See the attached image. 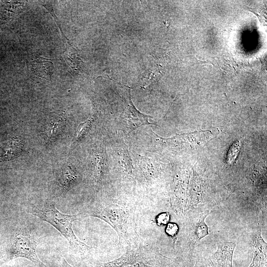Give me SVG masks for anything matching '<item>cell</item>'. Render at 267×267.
I'll return each instance as SVG.
<instances>
[{
    "mask_svg": "<svg viewBox=\"0 0 267 267\" xmlns=\"http://www.w3.org/2000/svg\"><path fill=\"white\" fill-rule=\"evenodd\" d=\"M135 206L125 201H102L92 204L85 212V216L103 220L116 231L119 237L130 245L138 240L135 220Z\"/></svg>",
    "mask_w": 267,
    "mask_h": 267,
    "instance_id": "1",
    "label": "cell"
},
{
    "mask_svg": "<svg viewBox=\"0 0 267 267\" xmlns=\"http://www.w3.org/2000/svg\"><path fill=\"white\" fill-rule=\"evenodd\" d=\"M26 211L45 221L55 227L68 241L70 250L81 258H85L90 254L91 247L81 241L75 235L73 222L85 217L83 212L75 215L62 213L52 202L29 204Z\"/></svg>",
    "mask_w": 267,
    "mask_h": 267,
    "instance_id": "2",
    "label": "cell"
},
{
    "mask_svg": "<svg viewBox=\"0 0 267 267\" xmlns=\"http://www.w3.org/2000/svg\"><path fill=\"white\" fill-rule=\"evenodd\" d=\"M96 267H172L171 260L139 240L128 245L120 257Z\"/></svg>",
    "mask_w": 267,
    "mask_h": 267,
    "instance_id": "3",
    "label": "cell"
},
{
    "mask_svg": "<svg viewBox=\"0 0 267 267\" xmlns=\"http://www.w3.org/2000/svg\"><path fill=\"white\" fill-rule=\"evenodd\" d=\"M37 242L26 227L21 228L12 236L0 258V265L22 258L32 262L38 267H47L39 259L37 252Z\"/></svg>",
    "mask_w": 267,
    "mask_h": 267,
    "instance_id": "4",
    "label": "cell"
},
{
    "mask_svg": "<svg viewBox=\"0 0 267 267\" xmlns=\"http://www.w3.org/2000/svg\"><path fill=\"white\" fill-rule=\"evenodd\" d=\"M79 180L76 170L70 166L62 167L56 174L54 194L56 196L64 195Z\"/></svg>",
    "mask_w": 267,
    "mask_h": 267,
    "instance_id": "5",
    "label": "cell"
},
{
    "mask_svg": "<svg viewBox=\"0 0 267 267\" xmlns=\"http://www.w3.org/2000/svg\"><path fill=\"white\" fill-rule=\"evenodd\" d=\"M236 244L232 242H222L217 244V249L212 259L219 267H233V252Z\"/></svg>",
    "mask_w": 267,
    "mask_h": 267,
    "instance_id": "6",
    "label": "cell"
},
{
    "mask_svg": "<svg viewBox=\"0 0 267 267\" xmlns=\"http://www.w3.org/2000/svg\"><path fill=\"white\" fill-rule=\"evenodd\" d=\"M213 137L212 133L209 130L206 131H199L189 134H178L174 137L168 138L171 142L174 143H180V144L188 143L189 146L201 145Z\"/></svg>",
    "mask_w": 267,
    "mask_h": 267,
    "instance_id": "7",
    "label": "cell"
},
{
    "mask_svg": "<svg viewBox=\"0 0 267 267\" xmlns=\"http://www.w3.org/2000/svg\"><path fill=\"white\" fill-rule=\"evenodd\" d=\"M254 257L248 267H263L267 265V244L262 238L260 230L253 238Z\"/></svg>",
    "mask_w": 267,
    "mask_h": 267,
    "instance_id": "8",
    "label": "cell"
},
{
    "mask_svg": "<svg viewBox=\"0 0 267 267\" xmlns=\"http://www.w3.org/2000/svg\"><path fill=\"white\" fill-rule=\"evenodd\" d=\"M23 148L22 140L14 137L0 145V161L13 159L21 154Z\"/></svg>",
    "mask_w": 267,
    "mask_h": 267,
    "instance_id": "9",
    "label": "cell"
},
{
    "mask_svg": "<svg viewBox=\"0 0 267 267\" xmlns=\"http://www.w3.org/2000/svg\"><path fill=\"white\" fill-rule=\"evenodd\" d=\"M62 33V39L66 44V49L63 53L64 59L67 63L71 72L78 71L81 69L82 60L80 58L77 51L68 42V39L64 35L59 22H56Z\"/></svg>",
    "mask_w": 267,
    "mask_h": 267,
    "instance_id": "10",
    "label": "cell"
},
{
    "mask_svg": "<svg viewBox=\"0 0 267 267\" xmlns=\"http://www.w3.org/2000/svg\"><path fill=\"white\" fill-rule=\"evenodd\" d=\"M53 69V64L49 59L37 57L32 62V70L39 78L49 80Z\"/></svg>",
    "mask_w": 267,
    "mask_h": 267,
    "instance_id": "11",
    "label": "cell"
},
{
    "mask_svg": "<svg viewBox=\"0 0 267 267\" xmlns=\"http://www.w3.org/2000/svg\"><path fill=\"white\" fill-rule=\"evenodd\" d=\"M125 116L123 122L126 127L131 130L146 124H150L146 115L137 111L134 107L129 108V111Z\"/></svg>",
    "mask_w": 267,
    "mask_h": 267,
    "instance_id": "12",
    "label": "cell"
},
{
    "mask_svg": "<svg viewBox=\"0 0 267 267\" xmlns=\"http://www.w3.org/2000/svg\"><path fill=\"white\" fill-rule=\"evenodd\" d=\"M64 120L62 116H56L47 123L45 130L44 135L48 140L53 139L62 132L64 127Z\"/></svg>",
    "mask_w": 267,
    "mask_h": 267,
    "instance_id": "13",
    "label": "cell"
},
{
    "mask_svg": "<svg viewBox=\"0 0 267 267\" xmlns=\"http://www.w3.org/2000/svg\"><path fill=\"white\" fill-rule=\"evenodd\" d=\"M190 198L195 205L203 199V190L202 180L198 175L194 174L191 183L190 190Z\"/></svg>",
    "mask_w": 267,
    "mask_h": 267,
    "instance_id": "14",
    "label": "cell"
},
{
    "mask_svg": "<svg viewBox=\"0 0 267 267\" xmlns=\"http://www.w3.org/2000/svg\"><path fill=\"white\" fill-rule=\"evenodd\" d=\"M209 211L202 213L195 222L194 233L196 239L200 240L209 234V228L205 220L209 214Z\"/></svg>",
    "mask_w": 267,
    "mask_h": 267,
    "instance_id": "15",
    "label": "cell"
},
{
    "mask_svg": "<svg viewBox=\"0 0 267 267\" xmlns=\"http://www.w3.org/2000/svg\"><path fill=\"white\" fill-rule=\"evenodd\" d=\"M92 123V118H90L86 122L79 125L76 132L74 141H77L89 131Z\"/></svg>",
    "mask_w": 267,
    "mask_h": 267,
    "instance_id": "16",
    "label": "cell"
},
{
    "mask_svg": "<svg viewBox=\"0 0 267 267\" xmlns=\"http://www.w3.org/2000/svg\"><path fill=\"white\" fill-rule=\"evenodd\" d=\"M240 146V140L235 141L230 146L227 153L226 159L227 162L229 164H232L234 163L239 152Z\"/></svg>",
    "mask_w": 267,
    "mask_h": 267,
    "instance_id": "17",
    "label": "cell"
},
{
    "mask_svg": "<svg viewBox=\"0 0 267 267\" xmlns=\"http://www.w3.org/2000/svg\"><path fill=\"white\" fill-rule=\"evenodd\" d=\"M165 232L173 238L176 237L178 232V226L175 222H169L166 227Z\"/></svg>",
    "mask_w": 267,
    "mask_h": 267,
    "instance_id": "18",
    "label": "cell"
},
{
    "mask_svg": "<svg viewBox=\"0 0 267 267\" xmlns=\"http://www.w3.org/2000/svg\"><path fill=\"white\" fill-rule=\"evenodd\" d=\"M170 216L168 213H162L159 214L156 218V223L159 225H165L167 224L170 221Z\"/></svg>",
    "mask_w": 267,
    "mask_h": 267,
    "instance_id": "19",
    "label": "cell"
},
{
    "mask_svg": "<svg viewBox=\"0 0 267 267\" xmlns=\"http://www.w3.org/2000/svg\"><path fill=\"white\" fill-rule=\"evenodd\" d=\"M61 267H72L71 265H70L68 263L66 259H65L64 257H62Z\"/></svg>",
    "mask_w": 267,
    "mask_h": 267,
    "instance_id": "20",
    "label": "cell"
},
{
    "mask_svg": "<svg viewBox=\"0 0 267 267\" xmlns=\"http://www.w3.org/2000/svg\"><path fill=\"white\" fill-rule=\"evenodd\" d=\"M212 264H210V265H209V264L207 263L206 264V266H203V267H215L214 266H212ZM196 267H198V266H196Z\"/></svg>",
    "mask_w": 267,
    "mask_h": 267,
    "instance_id": "21",
    "label": "cell"
},
{
    "mask_svg": "<svg viewBox=\"0 0 267 267\" xmlns=\"http://www.w3.org/2000/svg\"><path fill=\"white\" fill-rule=\"evenodd\" d=\"M4 267H20L17 265H14L6 266Z\"/></svg>",
    "mask_w": 267,
    "mask_h": 267,
    "instance_id": "22",
    "label": "cell"
},
{
    "mask_svg": "<svg viewBox=\"0 0 267 267\" xmlns=\"http://www.w3.org/2000/svg\"><path fill=\"white\" fill-rule=\"evenodd\" d=\"M27 267H38L35 265L34 267H33V266H28Z\"/></svg>",
    "mask_w": 267,
    "mask_h": 267,
    "instance_id": "23",
    "label": "cell"
},
{
    "mask_svg": "<svg viewBox=\"0 0 267 267\" xmlns=\"http://www.w3.org/2000/svg\"><path fill=\"white\" fill-rule=\"evenodd\" d=\"M0 267H1V265H0Z\"/></svg>",
    "mask_w": 267,
    "mask_h": 267,
    "instance_id": "24",
    "label": "cell"
}]
</instances>
